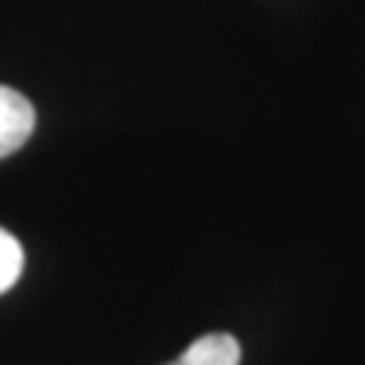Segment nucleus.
I'll list each match as a JSON object with an SVG mask.
<instances>
[{"instance_id": "f257e3e1", "label": "nucleus", "mask_w": 365, "mask_h": 365, "mask_svg": "<svg viewBox=\"0 0 365 365\" xmlns=\"http://www.w3.org/2000/svg\"><path fill=\"white\" fill-rule=\"evenodd\" d=\"M34 122H38L34 105L27 102L17 88L0 85V159L14 156V153L31 139Z\"/></svg>"}, {"instance_id": "f03ea898", "label": "nucleus", "mask_w": 365, "mask_h": 365, "mask_svg": "<svg viewBox=\"0 0 365 365\" xmlns=\"http://www.w3.org/2000/svg\"><path fill=\"white\" fill-rule=\"evenodd\" d=\"M170 365H240V341L227 331H210V335H200Z\"/></svg>"}, {"instance_id": "7ed1b4c3", "label": "nucleus", "mask_w": 365, "mask_h": 365, "mask_svg": "<svg viewBox=\"0 0 365 365\" xmlns=\"http://www.w3.org/2000/svg\"><path fill=\"white\" fill-rule=\"evenodd\" d=\"M21 271H24V247L11 230L0 227V294L17 284Z\"/></svg>"}]
</instances>
